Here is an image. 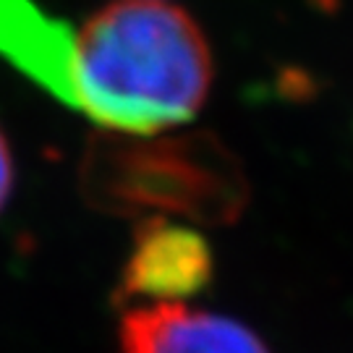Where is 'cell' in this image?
<instances>
[{
    "instance_id": "cell-1",
    "label": "cell",
    "mask_w": 353,
    "mask_h": 353,
    "mask_svg": "<svg viewBox=\"0 0 353 353\" xmlns=\"http://www.w3.org/2000/svg\"><path fill=\"white\" fill-rule=\"evenodd\" d=\"M74 105L128 137L189 123L212 87V55L186 11L118 0L89 16L74 45Z\"/></svg>"
},
{
    "instance_id": "cell-2",
    "label": "cell",
    "mask_w": 353,
    "mask_h": 353,
    "mask_svg": "<svg viewBox=\"0 0 353 353\" xmlns=\"http://www.w3.org/2000/svg\"><path fill=\"white\" fill-rule=\"evenodd\" d=\"M81 183L105 212H173L204 225L236 223L249 202L239 160L212 134L100 137L89 144Z\"/></svg>"
},
{
    "instance_id": "cell-3",
    "label": "cell",
    "mask_w": 353,
    "mask_h": 353,
    "mask_svg": "<svg viewBox=\"0 0 353 353\" xmlns=\"http://www.w3.org/2000/svg\"><path fill=\"white\" fill-rule=\"evenodd\" d=\"M212 275V249L199 230L165 217H147L134 233L115 301L183 303L210 288Z\"/></svg>"
},
{
    "instance_id": "cell-4",
    "label": "cell",
    "mask_w": 353,
    "mask_h": 353,
    "mask_svg": "<svg viewBox=\"0 0 353 353\" xmlns=\"http://www.w3.org/2000/svg\"><path fill=\"white\" fill-rule=\"evenodd\" d=\"M121 353H272L249 327L186 303H150L121 319Z\"/></svg>"
},
{
    "instance_id": "cell-5",
    "label": "cell",
    "mask_w": 353,
    "mask_h": 353,
    "mask_svg": "<svg viewBox=\"0 0 353 353\" xmlns=\"http://www.w3.org/2000/svg\"><path fill=\"white\" fill-rule=\"evenodd\" d=\"M13 189V157H11V147L0 131V210L6 207L8 196H11Z\"/></svg>"
}]
</instances>
